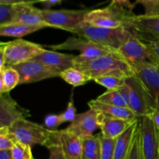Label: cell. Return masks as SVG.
<instances>
[{"label": "cell", "instance_id": "42", "mask_svg": "<svg viewBox=\"0 0 159 159\" xmlns=\"http://www.w3.org/2000/svg\"><path fill=\"white\" fill-rule=\"evenodd\" d=\"M0 159H12L11 150H0Z\"/></svg>", "mask_w": 159, "mask_h": 159}, {"label": "cell", "instance_id": "25", "mask_svg": "<svg viewBox=\"0 0 159 159\" xmlns=\"http://www.w3.org/2000/svg\"><path fill=\"white\" fill-rule=\"evenodd\" d=\"M60 77L74 87L83 86L89 81L93 80L89 76L75 67H71L61 71Z\"/></svg>", "mask_w": 159, "mask_h": 159}, {"label": "cell", "instance_id": "37", "mask_svg": "<svg viewBox=\"0 0 159 159\" xmlns=\"http://www.w3.org/2000/svg\"><path fill=\"white\" fill-rule=\"evenodd\" d=\"M48 149L49 150V159H67L61 147L57 143L50 145Z\"/></svg>", "mask_w": 159, "mask_h": 159}, {"label": "cell", "instance_id": "29", "mask_svg": "<svg viewBox=\"0 0 159 159\" xmlns=\"http://www.w3.org/2000/svg\"><path fill=\"white\" fill-rule=\"evenodd\" d=\"M16 6L0 3V26L15 23Z\"/></svg>", "mask_w": 159, "mask_h": 159}, {"label": "cell", "instance_id": "6", "mask_svg": "<svg viewBox=\"0 0 159 159\" xmlns=\"http://www.w3.org/2000/svg\"><path fill=\"white\" fill-rule=\"evenodd\" d=\"M129 88L128 107L137 117L153 114L156 108L155 100L139 77L135 74L126 79Z\"/></svg>", "mask_w": 159, "mask_h": 159}, {"label": "cell", "instance_id": "43", "mask_svg": "<svg viewBox=\"0 0 159 159\" xmlns=\"http://www.w3.org/2000/svg\"><path fill=\"white\" fill-rule=\"evenodd\" d=\"M152 116H153L154 121H155L157 127H158L159 129V108H155L153 114H152Z\"/></svg>", "mask_w": 159, "mask_h": 159}, {"label": "cell", "instance_id": "3", "mask_svg": "<svg viewBox=\"0 0 159 159\" xmlns=\"http://www.w3.org/2000/svg\"><path fill=\"white\" fill-rule=\"evenodd\" d=\"M9 130L16 141L27 144L31 147L37 144L48 147L56 143L57 129H50L26 118L17 120L9 126Z\"/></svg>", "mask_w": 159, "mask_h": 159}, {"label": "cell", "instance_id": "22", "mask_svg": "<svg viewBox=\"0 0 159 159\" xmlns=\"http://www.w3.org/2000/svg\"><path fill=\"white\" fill-rule=\"evenodd\" d=\"M43 28L44 27L40 26H30V25L23 24V23H13L0 26V35L3 37L20 38L23 36L30 34Z\"/></svg>", "mask_w": 159, "mask_h": 159}, {"label": "cell", "instance_id": "9", "mask_svg": "<svg viewBox=\"0 0 159 159\" xmlns=\"http://www.w3.org/2000/svg\"><path fill=\"white\" fill-rule=\"evenodd\" d=\"M144 159H159V129L152 114L138 117Z\"/></svg>", "mask_w": 159, "mask_h": 159}, {"label": "cell", "instance_id": "30", "mask_svg": "<svg viewBox=\"0 0 159 159\" xmlns=\"http://www.w3.org/2000/svg\"><path fill=\"white\" fill-rule=\"evenodd\" d=\"M12 159H34L32 147L27 144L16 142L11 150Z\"/></svg>", "mask_w": 159, "mask_h": 159}, {"label": "cell", "instance_id": "16", "mask_svg": "<svg viewBox=\"0 0 159 159\" xmlns=\"http://www.w3.org/2000/svg\"><path fill=\"white\" fill-rule=\"evenodd\" d=\"M55 142L60 145L67 159H82V139L67 129L57 130Z\"/></svg>", "mask_w": 159, "mask_h": 159}, {"label": "cell", "instance_id": "1", "mask_svg": "<svg viewBox=\"0 0 159 159\" xmlns=\"http://www.w3.org/2000/svg\"><path fill=\"white\" fill-rule=\"evenodd\" d=\"M74 67L82 70L93 80L102 75L115 74L128 77L134 74L131 66L117 52H112L93 59L75 61Z\"/></svg>", "mask_w": 159, "mask_h": 159}, {"label": "cell", "instance_id": "41", "mask_svg": "<svg viewBox=\"0 0 159 159\" xmlns=\"http://www.w3.org/2000/svg\"><path fill=\"white\" fill-rule=\"evenodd\" d=\"M111 2L116 3V4H118V5H120V6H124V7L127 8V9H131V10H132V7H133V6L130 4V2H129V0H112Z\"/></svg>", "mask_w": 159, "mask_h": 159}, {"label": "cell", "instance_id": "38", "mask_svg": "<svg viewBox=\"0 0 159 159\" xmlns=\"http://www.w3.org/2000/svg\"><path fill=\"white\" fill-rule=\"evenodd\" d=\"M42 0H0V3L5 4H34V3L41 2Z\"/></svg>", "mask_w": 159, "mask_h": 159}, {"label": "cell", "instance_id": "14", "mask_svg": "<svg viewBox=\"0 0 159 159\" xmlns=\"http://www.w3.org/2000/svg\"><path fill=\"white\" fill-rule=\"evenodd\" d=\"M30 115L29 110L21 107L9 93L0 94V127H9L17 120Z\"/></svg>", "mask_w": 159, "mask_h": 159}, {"label": "cell", "instance_id": "2", "mask_svg": "<svg viewBox=\"0 0 159 159\" xmlns=\"http://www.w3.org/2000/svg\"><path fill=\"white\" fill-rule=\"evenodd\" d=\"M135 16L131 9L110 2L107 7L89 11L84 21L100 27L124 28L132 32Z\"/></svg>", "mask_w": 159, "mask_h": 159}, {"label": "cell", "instance_id": "40", "mask_svg": "<svg viewBox=\"0 0 159 159\" xmlns=\"http://www.w3.org/2000/svg\"><path fill=\"white\" fill-rule=\"evenodd\" d=\"M62 1L63 0H42L41 3L46 7V9H49L51 6L61 4Z\"/></svg>", "mask_w": 159, "mask_h": 159}, {"label": "cell", "instance_id": "15", "mask_svg": "<svg viewBox=\"0 0 159 159\" xmlns=\"http://www.w3.org/2000/svg\"><path fill=\"white\" fill-rule=\"evenodd\" d=\"M98 128H99V112L89 108L86 112L77 114L66 129L83 139L93 135Z\"/></svg>", "mask_w": 159, "mask_h": 159}, {"label": "cell", "instance_id": "35", "mask_svg": "<svg viewBox=\"0 0 159 159\" xmlns=\"http://www.w3.org/2000/svg\"><path fill=\"white\" fill-rule=\"evenodd\" d=\"M64 123L60 115L48 114L44 118V126L50 129H57L59 126Z\"/></svg>", "mask_w": 159, "mask_h": 159}, {"label": "cell", "instance_id": "44", "mask_svg": "<svg viewBox=\"0 0 159 159\" xmlns=\"http://www.w3.org/2000/svg\"><path fill=\"white\" fill-rule=\"evenodd\" d=\"M82 159H83V158H82Z\"/></svg>", "mask_w": 159, "mask_h": 159}, {"label": "cell", "instance_id": "26", "mask_svg": "<svg viewBox=\"0 0 159 159\" xmlns=\"http://www.w3.org/2000/svg\"><path fill=\"white\" fill-rule=\"evenodd\" d=\"M127 78L120 75L107 74L97 76L93 80L99 85L106 87L107 90H118L125 85Z\"/></svg>", "mask_w": 159, "mask_h": 159}, {"label": "cell", "instance_id": "39", "mask_svg": "<svg viewBox=\"0 0 159 159\" xmlns=\"http://www.w3.org/2000/svg\"><path fill=\"white\" fill-rule=\"evenodd\" d=\"M118 91L120 92V94H121V96L123 97L124 100L126 101V102L128 104V101H129V88L128 86L127 85V84H125L124 86L121 87L120 88L118 89Z\"/></svg>", "mask_w": 159, "mask_h": 159}, {"label": "cell", "instance_id": "5", "mask_svg": "<svg viewBox=\"0 0 159 159\" xmlns=\"http://www.w3.org/2000/svg\"><path fill=\"white\" fill-rule=\"evenodd\" d=\"M72 33L116 51L133 34L131 31L124 28L112 29L100 27L85 21L82 22Z\"/></svg>", "mask_w": 159, "mask_h": 159}, {"label": "cell", "instance_id": "11", "mask_svg": "<svg viewBox=\"0 0 159 159\" xmlns=\"http://www.w3.org/2000/svg\"><path fill=\"white\" fill-rule=\"evenodd\" d=\"M132 33L144 43L159 42V14L135 16Z\"/></svg>", "mask_w": 159, "mask_h": 159}, {"label": "cell", "instance_id": "19", "mask_svg": "<svg viewBox=\"0 0 159 159\" xmlns=\"http://www.w3.org/2000/svg\"><path fill=\"white\" fill-rule=\"evenodd\" d=\"M134 121L113 118L99 113V126L101 129V133L108 138H116L124 132Z\"/></svg>", "mask_w": 159, "mask_h": 159}, {"label": "cell", "instance_id": "4", "mask_svg": "<svg viewBox=\"0 0 159 159\" xmlns=\"http://www.w3.org/2000/svg\"><path fill=\"white\" fill-rule=\"evenodd\" d=\"M45 50L46 48L42 45L21 38L9 42H1L0 70L34 59Z\"/></svg>", "mask_w": 159, "mask_h": 159}, {"label": "cell", "instance_id": "21", "mask_svg": "<svg viewBox=\"0 0 159 159\" xmlns=\"http://www.w3.org/2000/svg\"><path fill=\"white\" fill-rule=\"evenodd\" d=\"M138 125V118H136L124 132L116 137L114 159H127Z\"/></svg>", "mask_w": 159, "mask_h": 159}, {"label": "cell", "instance_id": "7", "mask_svg": "<svg viewBox=\"0 0 159 159\" xmlns=\"http://www.w3.org/2000/svg\"><path fill=\"white\" fill-rule=\"evenodd\" d=\"M90 9H41L42 17L49 27L72 33L85 20Z\"/></svg>", "mask_w": 159, "mask_h": 159}, {"label": "cell", "instance_id": "20", "mask_svg": "<svg viewBox=\"0 0 159 159\" xmlns=\"http://www.w3.org/2000/svg\"><path fill=\"white\" fill-rule=\"evenodd\" d=\"M88 105L89 108L94 109L99 113L105 115L107 116L123 118V119H127L129 121H134L138 118L134 112L129 108L119 107V106L104 104V103L96 101V99L89 101Z\"/></svg>", "mask_w": 159, "mask_h": 159}, {"label": "cell", "instance_id": "8", "mask_svg": "<svg viewBox=\"0 0 159 159\" xmlns=\"http://www.w3.org/2000/svg\"><path fill=\"white\" fill-rule=\"evenodd\" d=\"M48 48L55 50H75L80 54L76 55L75 61L86 60L99 57L103 55L112 52H117L116 51L107 48L105 46L96 43L89 39L82 37H69L64 42L57 45H47Z\"/></svg>", "mask_w": 159, "mask_h": 159}, {"label": "cell", "instance_id": "28", "mask_svg": "<svg viewBox=\"0 0 159 159\" xmlns=\"http://www.w3.org/2000/svg\"><path fill=\"white\" fill-rule=\"evenodd\" d=\"M101 159H114L116 138L105 137L100 133Z\"/></svg>", "mask_w": 159, "mask_h": 159}, {"label": "cell", "instance_id": "31", "mask_svg": "<svg viewBox=\"0 0 159 159\" xmlns=\"http://www.w3.org/2000/svg\"><path fill=\"white\" fill-rule=\"evenodd\" d=\"M127 159H144L142 154V151H141L139 125H138V128L137 129L136 133H135L133 142H132L130 149L129 151L128 154H127Z\"/></svg>", "mask_w": 159, "mask_h": 159}, {"label": "cell", "instance_id": "12", "mask_svg": "<svg viewBox=\"0 0 159 159\" xmlns=\"http://www.w3.org/2000/svg\"><path fill=\"white\" fill-rule=\"evenodd\" d=\"M126 62L132 66L144 62H150V55L146 43L132 34L117 50ZM132 68V67H131Z\"/></svg>", "mask_w": 159, "mask_h": 159}, {"label": "cell", "instance_id": "27", "mask_svg": "<svg viewBox=\"0 0 159 159\" xmlns=\"http://www.w3.org/2000/svg\"><path fill=\"white\" fill-rule=\"evenodd\" d=\"M96 101L110 105L129 108L125 100L123 98L118 90H107L96 98Z\"/></svg>", "mask_w": 159, "mask_h": 159}, {"label": "cell", "instance_id": "17", "mask_svg": "<svg viewBox=\"0 0 159 159\" xmlns=\"http://www.w3.org/2000/svg\"><path fill=\"white\" fill-rule=\"evenodd\" d=\"M16 6L15 23L49 27L43 20L41 9H37L33 4H19Z\"/></svg>", "mask_w": 159, "mask_h": 159}, {"label": "cell", "instance_id": "24", "mask_svg": "<svg viewBox=\"0 0 159 159\" xmlns=\"http://www.w3.org/2000/svg\"><path fill=\"white\" fill-rule=\"evenodd\" d=\"M83 159H101L100 133L82 139Z\"/></svg>", "mask_w": 159, "mask_h": 159}, {"label": "cell", "instance_id": "18", "mask_svg": "<svg viewBox=\"0 0 159 159\" xmlns=\"http://www.w3.org/2000/svg\"><path fill=\"white\" fill-rule=\"evenodd\" d=\"M75 58L76 55H75L64 54L55 51H48L46 49L34 59L40 61L42 63L56 70L63 71L66 69L74 67Z\"/></svg>", "mask_w": 159, "mask_h": 159}, {"label": "cell", "instance_id": "33", "mask_svg": "<svg viewBox=\"0 0 159 159\" xmlns=\"http://www.w3.org/2000/svg\"><path fill=\"white\" fill-rule=\"evenodd\" d=\"M135 4H141L143 6L145 15L159 14V0H136Z\"/></svg>", "mask_w": 159, "mask_h": 159}, {"label": "cell", "instance_id": "34", "mask_svg": "<svg viewBox=\"0 0 159 159\" xmlns=\"http://www.w3.org/2000/svg\"><path fill=\"white\" fill-rule=\"evenodd\" d=\"M76 108L75 106L74 99H73V94H71L70 97V101L68 102L66 109L62 113L60 114L61 118L64 123L66 122H72L76 116Z\"/></svg>", "mask_w": 159, "mask_h": 159}, {"label": "cell", "instance_id": "23", "mask_svg": "<svg viewBox=\"0 0 159 159\" xmlns=\"http://www.w3.org/2000/svg\"><path fill=\"white\" fill-rule=\"evenodd\" d=\"M20 75L13 66H7L0 70V94L9 91L20 85Z\"/></svg>", "mask_w": 159, "mask_h": 159}, {"label": "cell", "instance_id": "36", "mask_svg": "<svg viewBox=\"0 0 159 159\" xmlns=\"http://www.w3.org/2000/svg\"><path fill=\"white\" fill-rule=\"evenodd\" d=\"M150 55V62L159 66V42L146 43Z\"/></svg>", "mask_w": 159, "mask_h": 159}, {"label": "cell", "instance_id": "10", "mask_svg": "<svg viewBox=\"0 0 159 159\" xmlns=\"http://www.w3.org/2000/svg\"><path fill=\"white\" fill-rule=\"evenodd\" d=\"M20 75V84L39 82L47 79L60 76L61 71L42 63L36 59L14 65Z\"/></svg>", "mask_w": 159, "mask_h": 159}, {"label": "cell", "instance_id": "13", "mask_svg": "<svg viewBox=\"0 0 159 159\" xmlns=\"http://www.w3.org/2000/svg\"><path fill=\"white\" fill-rule=\"evenodd\" d=\"M131 67L155 100L156 108H159V66L152 62H144Z\"/></svg>", "mask_w": 159, "mask_h": 159}, {"label": "cell", "instance_id": "32", "mask_svg": "<svg viewBox=\"0 0 159 159\" xmlns=\"http://www.w3.org/2000/svg\"><path fill=\"white\" fill-rule=\"evenodd\" d=\"M16 141L10 134L9 127H0V150H12Z\"/></svg>", "mask_w": 159, "mask_h": 159}]
</instances>
